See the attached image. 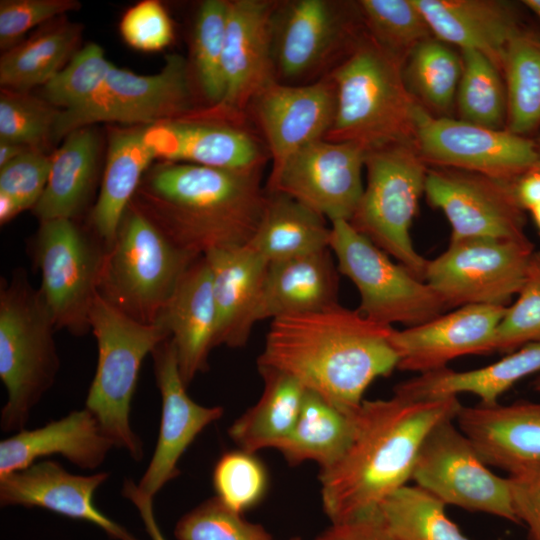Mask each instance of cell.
<instances>
[{
    "label": "cell",
    "instance_id": "4316f807",
    "mask_svg": "<svg viewBox=\"0 0 540 540\" xmlns=\"http://www.w3.org/2000/svg\"><path fill=\"white\" fill-rule=\"evenodd\" d=\"M216 307V346L243 347L258 320L268 262L249 245L204 255Z\"/></svg>",
    "mask_w": 540,
    "mask_h": 540
},
{
    "label": "cell",
    "instance_id": "be15d7a7",
    "mask_svg": "<svg viewBox=\"0 0 540 540\" xmlns=\"http://www.w3.org/2000/svg\"><path fill=\"white\" fill-rule=\"evenodd\" d=\"M290 540H301L299 537L291 538Z\"/></svg>",
    "mask_w": 540,
    "mask_h": 540
},
{
    "label": "cell",
    "instance_id": "e0dca14e",
    "mask_svg": "<svg viewBox=\"0 0 540 540\" xmlns=\"http://www.w3.org/2000/svg\"><path fill=\"white\" fill-rule=\"evenodd\" d=\"M366 151L356 142L314 141L269 176L266 190L288 195L331 222H349L364 189Z\"/></svg>",
    "mask_w": 540,
    "mask_h": 540
},
{
    "label": "cell",
    "instance_id": "f907efd6",
    "mask_svg": "<svg viewBox=\"0 0 540 540\" xmlns=\"http://www.w3.org/2000/svg\"><path fill=\"white\" fill-rule=\"evenodd\" d=\"M77 0H1L0 47L8 50L20 43L23 35L34 26L77 10Z\"/></svg>",
    "mask_w": 540,
    "mask_h": 540
},
{
    "label": "cell",
    "instance_id": "db71d44e",
    "mask_svg": "<svg viewBox=\"0 0 540 540\" xmlns=\"http://www.w3.org/2000/svg\"><path fill=\"white\" fill-rule=\"evenodd\" d=\"M122 494L129 499L138 509V512L144 522L146 531L152 540H166L163 536L153 512V498L142 493L138 485L126 479L123 483Z\"/></svg>",
    "mask_w": 540,
    "mask_h": 540
},
{
    "label": "cell",
    "instance_id": "ba28073f",
    "mask_svg": "<svg viewBox=\"0 0 540 540\" xmlns=\"http://www.w3.org/2000/svg\"><path fill=\"white\" fill-rule=\"evenodd\" d=\"M367 181L351 226L416 277L423 279L428 259L414 247L411 226L425 193L428 166L413 142L366 151Z\"/></svg>",
    "mask_w": 540,
    "mask_h": 540
},
{
    "label": "cell",
    "instance_id": "681fc988",
    "mask_svg": "<svg viewBox=\"0 0 540 540\" xmlns=\"http://www.w3.org/2000/svg\"><path fill=\"white\" fill-rule=\"evenodd\" d=\"M52 157L28 149L0 168V194L13 199L24 211L33 209L47 185Z\"/></svg>",
    "mask_w": 540,
    "mask_h": 540
},
{
    "label": "cell",
    "instance_id": "ee69618b",
    "mask_svg": "<svg viewBox=\"0 0 540 540\" xmlns=\"http://www.w3.org/2000/svg\"><path fill=\"white\" fill-rule=\"evenodd\" d=\"M112 67L102 47L88 43L42 86L43 99L61 111L77 109L101 87Z\"/></svg>",
    "mask_w": 540,
    "mask_h": 540
},
{
    "label": "cell",
    "instance_id": "91938a15",
    "mask_svg": "<svg viewBox=\"0 0 540 540\" xmlns=\"http://www.w3.org/2000/svg\"><path fill=\"white\" fill-rule=\"evenodd\" d=\"M522 3L540 19V0H524Z\"/></svg>",
    "mask_w": 540,
    "mask_h": 540
},
{
    "label": "cell",
    "instance_id": "d4e9b609",
    "mask_svg": "<svg viewBox=\"0 0 540 540\" xmlns=\"http://www.w3.org/2000/svg\"><path fill=\"white\" fill-rule=\"evenodd\" d=\"M157 323L170 333L179 371L188 387L208 368L209 354L216 347V307L205 256L196 259L183 274Z\"/></svg>",
    "mask_w": 540,
    "mask_h": 540
},
{
    "label": "cell",
    "instance_id": "836d02e7",
    "mask_svg": "<svg viewBox=\"0 0 540 540\" xmlns=\"http://www.w3.org/2000/svg\"><path fill=\"white\" fill-rule=\"evenodd\" d=\"M97 138L90 127L70 132L54 152L45 190L33 207L40 222L73 219L85 205L95 179Z\"/></svg>",
    "mask_w": 540,
    "mask_h": 540
},
{
    "label": "cell",
    "instance_id": "c3c4849f",
    "mask_svg": "<svg viewBox=\"0 0 540 540\" xmlns=\"http://www.w3.org/2000/svg\"><path fill=\"white\" fill-rule=\"evenodd\" d=\"M119 31L123 41L142 52H156L174 39V26L164 5L158 0H143L122 16Z\"/></svg>",
    "mask_w": 540,
    "mask_h": 540
},
{
    "label": "cell",
    "instance_id": "83f0119b",
    "mask_svg": "<svg viewBox=\"0 0 540 540\" xmlns=\"http://www.w3.org/2000/svg\"><path fill=\"white\" fill-rule=\"evenodd\" d=\"M113 447V442L87 408L75 410L42 427L23 429L2 440L0 477L50 455H61L82 469H96Z\"/></svg>",
    "mask_w": 540,
    "mask_h": 540
},
{
    "label": "cell",
    "instance_id": "8d00e7d4",
    "mask_svg": "<svg viewBox=\"0 0 540 540\" xmlns=\"http://www.w3.org/2000/svg\"><path fill=\"white\" fill-rule=\"evenodd\" d=\"M507 93L506 130L528 137L540 128V31L523 26L501 64Z\"/></svg>",
    "mask_w": 540,
    "mask_h": 540
},
{
    "label": "cell",
    "instance_id": "1f68e13d",
    "mask_svg": "<svg viewBox=\"0 0 540 540\" xmlns=\"http://www.w3.org/2000/svg\"><path fill=\"white\" fill-rule=\"evenodd\" d=\"M267 193L261 221L248 245L268 263L329 248L331 226L325 217L288 195Z\"/></svg>",
    "mask_w": 540,
    "mask_h": 540
},
{
    "label": "cell",
    "instance_id": "f35d334b",
    "mask_svg": "<svg viewBox=\"0 0 540 540\" xmlns=\"http://www.w3.org/2000/svg\"><path fill=\"white\" fill-rule=\"evenodd\" d=\"M398 540H470L446 513V505L417 485H404L373 512Z\"/></svg>",
    "mask_w": 540,
    "mask_h": 540
},
{
    "label": "cell",
    "instance_id": "60d3db41",
    "mask_svg": "<svg viewBox=\"0 0 540 540\" xmlns=\"http://www.w3.org/2000/svg\"><path fill=\"white\" fill-rule=\"evenodd\" d=\"M228 10V0H205L194 20L189 67L205 107L219 104L225 93L222 60Z\"/></svg>",
    "mask_w": 540,
    "mask_h": 540
},
{
    "label": "cell",
    "instance_id": "30bf717a",
    "mask_svg": "<svg viewBox=\"0 0 540 540\" xmlns=\"http://www.w3.org/2000/svg\"><path fill=\"white\" fill-rule=\"evenodd\" d=\"M329 248L339 273L357 288V310L367 319L385 326L413 327L447 309L425 280L393 261L348 221L331 222Z\"/></svg>",
    "mask_w": 540,
    "mask_h": 540
},
{
    "label": "cell",
    "instance_id": "d6a6232c",
    "mask_svg": "<svg viewBox=\"0 0 540 540\" xmlns=\"http://www.w3.org/2000/svg\"><path fill=\"white\" fill-rule=\"evenodd\" d=\"M264 381L259 400L228 430L239 449L256 453L277 448L289 436L299 417L305 387L294 377L258 367Z\"/></svg>",
    "mask_w": 540,
    "mask_h": 540
},
{
    "label": "cell",
    "instance_id": "ffe728a7",
    "mask_svg": "<svg viewBox=\"0 0 540 540\" xmlns=\"http://www.w3.org/2000/svg\"><path fill=\"white\" fill-rule=\"evenodd\" d=\"M156 158L228 170L263 169L270 160L263 140L248 125L185 116L146 126Z\"/></svg>",
    "mask_w": 540,
    "mask_h": 540
},
{
    "label": "cell",
    "instance_id": "2e32d148",
    "mask_svg": "<svg viewBox=\"0 0 540 540\" xmlns=\"http://www.w3.org/2000/svg\"><path fill=\"white\" fill-rule=\"evenodd\" d=\"M278 1L231 0L223 50L225 93L219 104L190 116L248 125L254 97L276 81L272 57V15Z\"/></svg>",
    "mask_w": 540,
    "mask_h": 540
},
{
    "label": "cell",
    "instance_id": "7402d4cb",
    "mask_svg": "<svg viewBox=\"0 0 540 540\" xmlns=\"http://www.w3.org/2000/svg\"><path fill=\"white\" fill-rule=\"evenodd\" d=\"M506 307L467 305L417 326L394 328L397 369L424 374L444 369L462 356L495 352L496 331Z\"/></svg>",
    "mask_w": 540,
    "mask_h": 540
},
{
    "label": "cell",
    "instance_id": "7bdbcfd3",
    "mask_svg": "<svg viewBox=\"0 0 540 540\" xmlns=\"http://www.w3.org/2000/svg\"><path fill=\"white\" fill-rule=\"evenodd\" d=\"M61 110L28 92L1 89L0 142L44 151Z\"/></svg>",
    "mask_w": 540,
    "mask_h": 540
},
{
    "label": "cell",
    "instance_id": "277c9868",
    "mask_svg": "<svg viewBox=\"0 0 540 540\" xmlns=\"http://www.w3.org/2000/svg\"><path fill=\"white\" fill-rule=\"evenodd\" d=\"M402 63L366 32L328 74L336 92L333 125L325 139L367 150L413 142L418 102L405 84Z\"/></svg>",
    "mask_w": 540,
    "mask_h": 540
},
{
    "label": "cell",
    "instance_id": "9c48e42d",
    "mask_svg": "<svg viewBox=\"0 0 540 540\" xmlns=\"http://www.w3.org/2000/svg\"><path fill=\"white\" fill-rule=\"evenodd\" d=\"M364 32L357 1H278L272 15L276 81L302 85L327 76Z\"/></svg>",
    "mask_w": 540,
    "mask_h": 540
},
{
    "label": "cell",
    "instance_id": "8fae6325",
    "mask_svg": "<svg viewBox=\"0 0 540 540\" xmlns=\"http://www.w3.org/2000/svg\"><path fill=\"white\" fill-rule=\"evenodd\" d=\"M194 97L189 63L179 54L167 55L161 70L150 75L113 65L101 87L85 104L60 112L53 142L99 122L134 127L181 118L198 108Z\"/></svg>",
    "mask_w": 540,
    "mask_h": 540
},
{
    "label": "cell",
    "instance_id": "3957f363",
    "mask_svg": "<svg viewBox=\"0 0 540 540\" xmlns=\"http://www.w3.org/2000/svg\"><path fill=\"white\" fill-rule=\"evenodd\" d=\"M262 172L163 161L131 203L176 245L204 256L249 244L267 201Z\"/></svg>",
    "mask_w": 540,
    "mask_h": 540
},
{
    "label": "cell",
    "instance_id": "f1b7e54d",
    "mask_svg": "<svg viewBox=\"0 0 540 540\" xmlns=\"http://www.w3.org/2000/svg\"><path fill=\"white\" fill-rule=\"evenodd\" d=\"M338 273L330 248L268 263L258 320L316 312L338 304Z\"/></svg>",
    "mask_w": 540,
    "mask_h": 540
},
{
    "label": "cell",
    "instance_id": "11a10c76",
    "mask_svg": "<svg viewBox=\"0 0 540 540\" xmlns=\"http://www.w3.org/2000/svg\"><path fill=\"white\" fill-rule=\"evenodd\" d=\"M514 192L519 205L527 212L540 203V164L536 165L514 182Z\"/></svg>",
    "mask_w": 540,
    "mask_h": 540
},
{
    "label": "cell",
    "instance_id": "6125c7cd",
    "mask_svg": "<svg viewBox=\"0 0 540 540\" xmlns=\"http://www.w3.org/2000/svg\"><path fill=\"white\" fill-rule=\"evenodd\" d=\"M535 143H536V149H537V153H538V157H539V164H540V135L535 140Z\"/></svg>",
    "mask_w": 540,
    "mask_h": 540
},
{
    "label": "cell",
    "instance_id": "7a4b0ae2",
    "mask_svg": "<svg viewBox=\"0 0 540 540\" xmlns=\"http://www.w3.org/2000/svg\"><path fill=\"white\" fill-rule=\"evenodd\" d=\"M461 406L458 396L414 400L393 392L387 399H364L347 450L319 473L331 522L368 516L406 485L426 435L439 422L455 419Z\"/></svg>",
    "mask_w": 540,
    "mask_h": 540
},
{
    "label": "cell",
    "instance_id": "e575fe53",
    "mask_svg": "<svg viewBox=\"0 0 540 540\" xmlns=\"http://www.w3.org/2000/svg\"><path fill=\"white\" fill-rule=\"evenodd\" d=\"M356 415L344 413L306 389L297 422L277 450L291 465L313 461L320 470L328 469L347 450L354 435Z\"/></svg>",
    "mask_w": 540,
    "mask_h": 540
},
{
    "label": "cell",
    "instance_id": "bcb514c9",
    "mask_svg": "<svg viewBox=\"0 0 540 540\" xmlns=\"http://www.w3.org/2000/svg\"><path fill=\"white\" fill-rule=\"evenodd\" d=\"M540 342V250L533 253L515 301L506 307L497 327L495 352L510 353Z\"/></svg>",
    "mask_w": 540,
    "mask_h": 540
},
{
    "label": "cell",
    "instance_id": "f6af8a7d",
    "mask_svg": "<svg viewBox=\"0 0 540 540\" xmlns=\"http://www.w3.org/2000/svg\"><path fill=\"white\" fill-rule=\"evenodd\" d=\"M216 498L230 510L242 514L260 502L268 477L254 453L242 449L223 454L213 470Z\"/></svg>",
    "mask_w": 540,
    "mask_h": 540
},
{
    "label": "cell",
    "instance_id": "9a60e30c",
    "mask_svg": "<svg viewBox=\"0 0 540 540\" xmlns=\"http://www.w3.org/2000/svg\"><path fill=\"white\" fill-rule=\"evenodd\" d=\"M413 145L425 164L479 173L514 182L539 165L535 140L438 116L419 103L414 113Z\"/></svg>",
    "mask_w": 540,
    "mask_h": 540
},
{
    "label": "cell",
    "instance_id": "7dc6e473",
    "mask_svg": "<svg viewBox=\"0 0 540 540\" xmlns=\"http://www.w3.org/2000/svg\"><path fill=\"white\" fill-rule=\"evenodd\" d=\"M177 540H272L266 529L243 518L216 497L186 513L175 528Z\"/></svg>",
    "mask_w": 540,
    "mask_h": 540
},
{
    "label": "cell",
    "instance_id": "74e56055",
    "mask_svg": "<svg viewBox=\"0 0 540 540\" xmlns=\"http://www.w3.org/2000/svg\"><path fill=\"white\" fill-rule=\"evenodd\" d=\"M461 72V55L435 37L418 44L402 66L410 94L438 116H449L456 104Z\"/></svg>",
    "mask_w": 540,
    "mask_h": 540
},
{
    "label": "cell",
    "instance_id": "52a82bcc",
    "mask_svg": "<svg viewBox=\"0 0 540 540\" xmlns=\"http://www.w3.org/2000/svg\"><path fill=\"white\" fill-rule=\"evenodd\" d=\"M96 338L98 361L85 405L115 447L136 461L143 458V443L130 425V409L144 358L169 331L160 323H140L96 295L89 315Z\"/></svg>",
    "mask_w": 540,
    "mask_h": 540
},
{
    "label": "cell",
    "instance_id": "7c38bea8",
    "mask_svg": "<svg viewBox=\"0 0 540 540\" xmlns=\"http://www.w3.org/2000/svg\"><path fill=\"white\" fill-rule=\"evenodd\" d=\"M105 252L104 242L90 236L73 219L40 222L31 253L41 273L39 290L57 329L76 336L91 329L89 315L98 294Z\"/></svg>",
    "mask_w": 540,
    "mask_h": 540
},
{
    "label": "cell",
    "instance_id": "484cf974",
    "mask_svg": "<svg viewBox=\"0 0 540 540\" xmlns=\"http://www.w3.org/2000/svg\"><path fill=\"white\" fill-rule=\"evenodd\" d=\"M433 37L487 56L500 70L507 44L524 26L518 6L502 0H414Z\"/></svg>",
    "mask_w": 540,
    "mask_h": 540
},
{
    "label": "cell",
    "instance_id": "ac0fdd59",
    "mask_svg": "<svg viewBox=\"0 0 540 540\" xmlns=\"http://www.w3.org/2000/svg\"><path fill=\"white\" fill-rule=\"evenodd\" d=\"M424 195L448 220L450 241L527 238L526 211L516 199L513 182L433 167L428 168Z\"/></svg>",
    "mask_w": 540,
    "mask_h": 540
},
{
    "label": "cell",
    "instance_id": "f5cc1de1",
    "mask_svg": "<svg viewBox=\"0 0 540 540\" xmlns=\"http://www.w3.org/2000/svg\"><path fill=\"white\" fill-rule=\"evenodd\" d=\"M315 540H398L377 519L374 513L344 521L332 523Z\"/></svg>",
    "mask_w": 540,
    "mask_h": 540
},
{
    "label": "cell",
    "instance_id": "94428289",
    "mask_svg": "<svg viewBox=\"0 0 540 540\" xmlns=\"http://www.w3.org/2000/svg\"><path fill=\"white\" fill-rule=\"evenodd\" d=\"M532 388L535 392L540 393V374L534 378L532 382Z\"/></svg>",
    "mask_w": 540,
    "mask_h": 540
},
{
    "label": "cell",
    "instance_id": "d590c367",
    "mask_svg": "<svg viewBox=\"0 0 540 540\" xmlns=\"http://www.w3.org/2000/svg\"><path fill=\"white\" fill-rule=\"evenodd\" d=\"M82 30L78 23L62 22L6 50L0 58L2 89L44 86L78 51Z\"/></svg>",
    "mask_w": 540,
    "mask_h": 540
},
{
    "label": "cell",
    "instance_id": "5bb4252c",
    "mask_svg": "<svg viewBox=\"0 0 540 540\" xmlns=\"http://www.w3.org/2000/svg\"><path fill=\"white\" fill-rule=\"evenodd\" d=\"M411 479L446 506L519 524L508 478L488 468L455 419L439 422L426 435Z\"/></svg>",
    "mask_w": 540,
    "mask_h": 540
},
{
    "label": "cell",
    "instance_id": "9f6ffc18",
    "mask_svg": "<svg viewBox=\"0 0 540 540\" xmlns=\"http://www.w3.org/2000/svg\"><path fill=\"white\" fill-rule=\"evenodd\" d=\"M23 212L21 207L10 197L0 194V224L4 225Z\"/></svg>",
    "mask_w": 540,
    "mask_h": 540
},
{
    "label": "cell",
    "instance_id": "4dcf8cb0",
    "mask_svg": "<svg viewBox=\"0 0 540 540\" xmlns=\"http://www.w3.org/2000/svg\"><path fill=\"white\" fill-rule=\"evenodd\" d=\"M146 126L113 127L100 192L91 213L95 234L106 248L115 239L121 220L156 158L146 143Z\"/></svg>",
    "mask_w": 540,
    "mask_h": 540
},
{
    "label": "cell",
    "instance_id": "44dd1931",
    "mask_svg": "<svg viewBox=\"0 0 540 540\" xmlns=\"http://www.w3.org/2000/svg\"><path fill=\"white\" fill-rule=\"evenodd\" d=\"M162 408L159 435L151 461L138 488L151 498L178 474L177 464L195 438L223 416L220 406H203L187 394L171 339L161 342L151 353Z\"/></svg>",
    "mask_w": 540,
    "mask_h": 540
},
{
    "label": "cell",
    "instance_id": "5b68a950",
    "mask_svg": "<svg viewBox=\"0 0 540 540\" xmlns=\"http://www.w3.org/2000/svg\"><path fill=\"white\" fill-rule=\"evenodd\" d=\"M49 308L26 272L14 271L0 286V378L8 398L1 429L23 430L31 410L53 385L60 368Z\"/></svg>",
    "mask_w": 540,
    "mask_h": 540
},
{
    "label": "cell",
    "instance_id": "816d5d0a",
    "mask_svg": "<svg viewBox=\"0 0 540 540\" xmlns=\"http://www.w3.org/2000/svg\"><path fill=\"white\" fill-rule=\"evenodd\" d=\"M519 524L527 540H540V462L524 466L507 476Z\"/></svg>",
    "mask_w": 540,
    "mask_h": 540
},
{
    "label": "cell",
    "instance_id": "cb8c5ba5",
    "mask_svg": "<svg viewBox=\"0 0 540 540\" xmlns=\"http://www.w3.org/2000/svg\"><path fill=\"white\" fill-rule=\"evenodd\" d=\"M455 422L487 466L509 474L540 462V402L462 405Z\"/></svg>",
    "mask_w": 540,
    "mask_h": 540
},
{
    "label": "cell",
    "instance_id": "ab89813d",
    "mask_svg": "<svg viewBox=\"0 0 540 540\" xmlns=\"http://www.w3.org/2000/svg\"><path fill=\"white\" fill-rule=\"evenodd\" d=\"M456 95L459 119L495 130L506 129L507 93L501 70L484 54L461 50Z\"/></svg>",
    "mask_w": 540,
    "mask_h": 540
},
{
    "label": "cell",
    "instance_id": "6f0895ef",
    "mask_svg": "<svg viewBox=\"0 0 540 540\" xmlns=\"http://www.w3.org/2000/svg\"><path fill=\"white\" fill-rule=\"evenodd\" d=\"M28 149L31 148L19 144L0 142V168L20 156Z\"/></svg>",
    "mask_w": 540,
    "mask_h": 540
},
{
    "label": "cell",
    "instance_id": "8992f818",
    "mask_svg": "<svg viewBox=\"0 0 540 540\" xmlns=\"http://www.w3.org/2000/svg\"><path fill=\"white\" fill-rule=\"evenodd\" d=\"M200 256L171 241L132 203L106 248L98 294L143 324H156L178 282Z\"/></svg>",
    "mask_w": 540,
    "mask_h": 540
},
{
    "label": "cell",
    "instance_id": "d6986e66",
    "mask_svg": "<svg viewBox=\"0 0 540 540\" xmlns=\"http://www.w3.org/2000/svg\"><path fill=\"white\" fill-rule=\"evenodd\" d=\"M335 112L336 92L328 75L308 84L273 81L263 88L250 103L247 116L259 129L268 150L270 175L302 147L325 139Z\"/></svg>",
    "mask_w": 540,
    "mask_h": 540
},
{
    "label": "cell",
    "instance_id": "4fadbf2b",
    "mask_svg": "<svg viewBox=\"0 0 540 540\" xmlns=\"http://www.w3.org/2000/svg\"><path fill=\"white\" fill-rule=\"evenodd\" d=\"M534 252L528 237L450 241L444 252L428 260L424 280L447 309L506 307L519 293Z\"/></svg>",
    "mask_w": 540,
    "mask_h": 540
},
{
    "label": "cell",
    "instance_id": "f546056e",
    "mask_svg": "<svg viewBox=\"0 0 540 540\" xmlns=\"http://www.w3.org/2000/svg\"><path fill=\"white\" fill-rule=\"evenodd\" d=\"M540 374V342L530 343L498 361L468 371L448 367L418 374L398 383L393 392L414 400H427L470 393L481 404L492 405L522 379Z\"/></svg>",
    "mask_w": 540,
    "mask_h": 540
},
{
    "label": "cell",
    "instance_id": "b9f144b4",
    "mask_svg": "<svg viewBox=\"0 0 540 540\" xmlns=\"http://www.w3.org/2000/svg\"><path fill=\"white\" fill-rule=\"evenodd\" d=\"M357 5L366 32L402 64L418 44L433 37L414 0H360Z\"/></svg>",
    "mask_w": 540,
    "mask_h": 540
},
{
    "label": "cell",
    "instance_id": "603a6c76",
    "mask_svg": "<svg viewBox=\"0 0 540 540\" xmlns=\"http://www.w3.org/2000/svg\"><path fill=\"white\" fill-rule=\"evenodd\" d=\"M108 478L107 472L78 475L69 473L56 461L35 462L0 477V504L44 508L94 524L113 539L138 540L94 504L95 491Z\"/></svg>",
    "mask_w": 540,
    "mask_h": 540
},
{
    "label": "cell",
    "instance_id": "6da1fadb",
    "mask_svg": "<svg viewBox=\"0 0 540 540\" xmlns=\"http://www.w3.org/2000/svg\"><path fill=\"white\" fill-rule=\"evenodd\" d=\"M394 327L339 303L271 320L258 367L297 379L347 414H356L371 383L397 369Z\"/></svg>",
    "mask_w": 540,
    "mask_h": 540
},
{
    "label": "cell",
    "instance_id": "680465c9",
    "mask_svg": "<svg viewBox=\"0 0 540 540\" xmlns=\"http://www.w3.org/2000/svg\"><path fill=\"white\" fill-rule=\"evenodd\" d=\"M527 212H529L536 227V230L540 236V203L530 208Z\"/></svg>",
    "mask_w": 540,
    "mask_h": 540
}]
</instances>
